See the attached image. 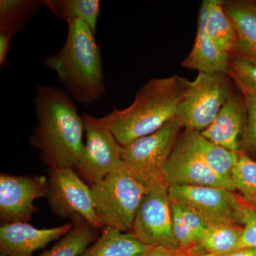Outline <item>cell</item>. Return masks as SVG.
I'll list each match as a JSON object with an SVG mask.
<instances>
[{"mask_svg": "<svg viewBox=\"0 0 256 256\" xmlns=\"http://www.w3.org/2000/svg\"><path fill=\"white\" fill-rule=\"evenodd\" d=\"M34 105L37 124L30 146L48 168L75 170L85 148V122L74 99L64 89L40 85Z\"/></svg>", "mask_w": 256, "mask_h": 256, "instance_id": "obj_1", "label": "cell"}, {"mask_svg": "<svg viewBox=\"0 0 256 256\" xmlns=\"http://www.w3.org/2000/svg\"><path fill=\"white\" fill-rule=\"evenodd\" d=\"M190 82L178 75L150 79L138 90L130 106L122 110L114 108L104 117L94 118L110 130L120 146H126L175 118Z\"/></svg>", "mask_w": 256, "mask_h": 256, "instance_id": "obj_2", "label": "cell"}, {"mask_svg": "<svg viewBox=\"0 0 256 256\" xmlns=\"http://www.w3.org/2000/svg\"><path fill=\"white\" fill-rule=\"evenodd\" d=\"M67 24L64 46L46 57L44 65L57 74L69 96L86 107L100 100L106 90L100 50L86 23L74 20Z\"/></svg>", "mask_w": 256, "mask_h": 256, "instance_id": "obj_3", "label": "cell"}, {"mask_svg": "<svg viewBox=\"0 0 256 256\" xmlns=\"http://www.w3.org/2000/svg\"><path fill=\"white\" fill-rule=\"evenodd\" d=\"M94 208L104 226L130 232L148 188L124 168L106 176L90 186Z\"/></svg>", "mask_w": 256, "mask_h": 256, "instance_id": "obj_4", "label": "cell"}, {"mask_svg": "<svg viewBox=\"0 0 256 256\" xmlns=\"http://www.w3.org/2000/svg\"><path fill=\"white\" fill-rule=\"evenodd\" d=\"M174 118L158 131L122 146L124 168L148 190L165 183L164 168L181 133Z\"/></svg>", "mask_w": 256, "mask_h": 256, "instance_id": "obj_5", "label": "cell"}, {"mask_svg": "<svg viewBox=\"0 0 256 256\" xmlns=\"http://www.w3.org/2000/svg\"><path fill=\"white\" fill-rule=\"evenodd\" d=\"M230 79L228 74L198 73L175 116L183 129L202 132L214 122L233 92Z\"/></svg>", "mask_w": 256, "mask_h": 256, "instance_id": "obj_6", "label": "cell"}, {"mask_svg": "<svg viewBox=\"0 0 256 256\" xmlns=\"http://www.w3.org/2000/svg\"><path fill=\"white\" fill-rule=\"evenodd\" d=\"M172 202L198 215L207 226H242L244 200L230 190L215 186H170Z\"/></svg>", "mask_w": 256, "mask_h": 256, "instance_id": "obj_7", "label": "cell"}, {"mask_svg": "<svg viewBox=\"0 0 256 256\" xmlns=\"http://www.w3.org/2000/svg\"><path fill=\"white\" fill-rule=\"evenodd\" d=\"M130 233L148 246L180 248L173 234L172 201L166 183L158 184L144 194Z\"/></svg>", "mask_w": 256, "mask_h": 256, "instance_id": "obj_8", "label": "cell"}, {"mask_svg": "<svg viewBox=\"0 0 256 256\" xmlns=\"http://www.w3.org/2000/svg\"><path fill=\"white\" fill-rule=\"evenodd\" d=\"M82 117L86 139L75 171L82 181L90 186L124 168L122 146L110 130L96 122L94 116L85 114Z\"/></svg>", "mask_w": 256, "mask_h": 256, "instance_id": "obj_9", "label": "cell"}, {"mask_svg": "<svg viewBox=\"0 0 256 256\" xmlns=\"http://www.w3.org/2000/svg\"><path fill=\"white\" fill-rule=\"evenodd\" d=\"M47 200L54 214L63 218L80 216L94 228L104 227L94 208L90 188L72 169L48 170Z\"/></svg>", "mask_w": 256, "mask_h": 256, "instance_id": "obj_10", "label": "cell"}, {"mask_svg": "<svg viewBox=\"0 0 256 256\" xmlns=\"http://www.w3.org/2000/svg\"><path fill=\"white\" fill-rule=\"evenodd\" d=\"M164 182L170 186H203L235 191L232 184L208 168L192 146L188 133H180L164 168Z\"/></svg>", "mask_w": 256, "mask_h": 256, "instance_id": "obj_11", "label": "cell"}, {"mask_svg": "<svg viewBox=\"0 0 256 256\" xmlns=\"http://www.w3.org/2000/svg\"><path fill=\"white\" fill-rule=\"evenodd\" d=\"M48 178L43 175H0V220L3 224L28 222L37 208L36 198L46 197Z\"/></svg>", "mask_w": 256, "mask_h": 256, "instance_id": "obj_12", "label": "cell"}, {"mask_svg": "<svg viewBox=\"0 0 256 256\" xmlns=\"http://www.w3.org/2000/svg\"><path fill=\"white\" fill-rule=\"evenodd\" d=\"M73 226V222L44 229L34 228L26 222L3 224L0 227L1 255L32 256L50 242L62 238Z\"/></svg>", "mask_w": 256, "mask_h": 256, "instance_id": "obj_13", "label": "cell"}, {"mask_svg": "<svg viewBox=\"0 0 256 256\" xmlns=\"http://www.w3.org/2000/svg\"><path fill=\"white\" fill-rule=\"evenodd\" d=\"M247 111L244 97L232 92L220 114L202 134L210 142L234 152H240L246 124Z\"/></svg>", "mask_w": 256, "mask_h": 256, "instance_id": "obj_14", "label": "cell"}, {"mask_svg": "<svg viewBox=\"0 0 256 256\" xmlns=\"http://www.w3.org/2000/svg\"><path fill=\"white\" fill-rule=\"evenodd\" d=\"M210 0H204L200 6L194 44L182 66L207 74H228L230 56L220 52L207 34L206 24Z\"/></svg>", "mask_w": 256, "mask_h": 256, "instance_id": "obj_15", "label": "cell"}, {"mask_svg": "<svg viewBox=\"0 0 256 256\" xmlns=\"http://www.w3.org/2000/svg\"><path fill=\"white\" fill-rule=\"evenodd\" d=\"M224 8L237 33L236 48L232 56L256 62V2L224 1Z\"/></svg>", "mask_w": 256, "mask_h": 256, "instance_id": "obj_16", "label": "cell"}, {"mask_svg": "<svg viewBox=\"0 0 256 256\" xmlns=\"http://www.w3.org/2000/svg\"><path fill=\"white\" fill-rule=\"evenodd\" d=\"M130 232L106 227L94 245L78 256H141L150 249Z\"/></svg>", "mask_w": 256, "mask_h": 256, "instance_id": "obj_17", "label": "cell"}, {"mask_svg": "<svg viewBox=\"0 0 256 256\" xmlns=\"http://www.w3.org/2000/svg\"><path fill=\"white\" fill-rule=\"evenodd\" d=\"M192 146L214 172L225 181L232 184V174L239 152H234L210 142L200 132L188 130ZM234 185V184H233Z\"/></svg>", "mask_w": 256, "mask_h": 256, "instance_id": "obj_18", "label": "cell"}, {"mask_svg": "<svg viewBox=\"0 0 256 256\" xmlns=\"http://www.w3.org/2000/svg\"><path fill=\"white\" fill-rule=\"evenodd\" d=\"M242 226L220 224L206 228L194 252L196 256H220L233 250L242 234Z\"/></svg>", "mask_w": 256, "mask_h": 256, "instance_id": "obj_19", "label": "cell"}, {"mask_svg": "<svg viewBox=\"0 0 256 256\" xmlns=\"http://www.w3.org/2000/svg\"><path fill=\"white\" fill-rule=\"evenodd\" d=\"M206 30L220 52L234 54L236 48L237 33L232 20L226 14L222 0H210Z\"/></svg>", "mask_w": 256, "mask_h": 256, "instance_id": "obj_20", "label": "cell"}, {"mask_svg": "<svg viewBox=\"0 0 256 256\" xmlns=\"http://www.w3.org/2000/svg\"><path fill=\"white\" fill-rule=\"evenodd\" d=\"M73 228L64 236L52 248L40 256H78L97 240L96 228L78 215L72 217Z\"/></svg>", "mask_w": 256, "mask_h": 256, "instance_id": "obj_21", "label": "cell"}, {"mask_svg": "<svg viewBox=\"0 0 256 256\" xmlns=\"http://www.w3.org/2000/svg\"><path fill=\"white\" fill-rule=\"evenodd\" d=\"M52 14L63 21L80 20L96 33L98 18L100 12L99 0H44Z\"/></svg>", "mask_w": 256, "mask_h": 256, "instance_id": "obj_22", "label": "cell"}, {"mask_svg": "<svg viewBox=\"0 0 256 256\" xmlns=\"http://www.w3.org/2000/svg\"><path fill=\"white\" fill-rule=\"evenodd\" d=\"M43 5L44 0H1L0 31L13 35L24 31Z\"/></svg>", "mask_w": 256, "mask_h": 256, "instance_id": "obj_23", "label": "cell"}, {"mask_svg": "<svg viewBox=\"0 0 256 256\" xmlns=\"http://www.w3.org/2000/svg\"><path fill=\"white\" fill-rule=\"evenodd\" d=\"M236 190L242 194L244 201L256 204V162L244 152H239L238 162L232 174Z\"/></svg>", "mask_w": 256, "mask_h": 256, "instance_id": "obj_24", "label": "cell"}, {"mask_svg": "<svg viewBox=\"0 0 256 256\" xmlns=\"http://www.w3.org/2000/svg\"><path fill=\"white\" fill-rule=\"evenodd\" d=\"M228 76L240 92L256 95V62L230 56Z\"/></svg>", "mask_w": 256, "mask_h": 256, "instance_id": "obj_25", "label": "cell"}, {"mask_svg": "<svg viewBox=\"0 0 256 256\" xmlns=\"http://www.w3.org/2000/svg\"><path fill=\"white\" fill-rule=\"evenodd\" d=\"M242 94L247 111L242 152L249 156H256V95L248 92H242Z\"/></svg>", "mask_w": 256, "mask_h": 256, "instance_id": "obj_26", "label": "cell"}, {"mask_svg": "<svg viewBox=\"0 0 256 256\" xmlns=\"http://www.w3.org/2000/svg\"><path fill=\"white\" fill-rule=\"evenodd\" d=\"M242 234L234 250L256 248V206L244 201L242 206Z\"/></svg>", "mask_w": 256, "mask_h": 256, "instance_id": "obj_27", "label": "cell"}, {"mask_svg": "<svg viewBox=\"0 0 256 256\" xmlns=\"http://www.w3.org/2000/svg\"><path fill=\"white\" fill-rule=\"evenodd\" d=\"M172 232L180 248L186 249L196 245V242L184 220L176 204L172 202Z\"/></svg>", "mask_w": 256, "mask_h": 256, "instance_id": "obj_28", "label": "cell"}, {"mask_svg": "<svg viewBox=\"0 0 256 256\" xmlns=\"http://www.w3.org/2000/svg\"><path fill=\"white\" fill-rule=\"evenodd\" d=\"M178 206L180 214H181L186 226L188 227V230H190L193 236L194 237L196 244H198L208 226L204 223V222L196 214L180 206V205H178Z\"/></svg>", "mask_w": 256, "mask_h": 256, "instance_id": "obj_29", "label": "cell"}, {"mask_svg": "<svg viewBox=\"0 0 256 256\" xmlns=\"http://www.w3.org/2000/svg\"><path fill=\"white\" fill-rule=\"evenodd\" d=\"M141 256H196L193 246L188 248L170 249L163 247H152Z\"/></svg>", "mask_w": 256, "mask_h": 256, "instance_id": "obj_30", "label": "cell"}, {"mask_svg": "<svg viewBox=\"0 0 256 256\" xmlns=\"http://www.w3.org/2000/svg\"><path fill=\"white\" fill-rule=\"evenodd\" d=\"M12 36L13 34H12L0 31V66H3L6 63Z\"/></svg>", "mask_w": 256, "mask_h": 256, "instance_id": "obj_31", "label": "cell"}, {"mask_svg": "<svg viewBox=\"0 0 256 256\" xmlns=\"http://www.w3.org/2000/svg\"><path fill=\"white\" fill-rule=\"evenodd\" d=\"M220 256H256V248H248L238 249Z\"/></svg>", "mask_w": 256, "mask_h": 256, "instance_id": "obj_32", "label": "cell"}, {"mask_svg": "<svg viewBox=\"0 0 256 256\" xmlns=\"http://www.w3.org/2000/svg\"><path fill=\"white\" fill-rule=\"evenodd\" d=\"M1 256H10L1 255Z\"/></svg>", "mask_w": 256, "mask_h": 256, "instance_id": "obj_33", "label": "cell"}, {"mask_svg": "<svg viewBox=\"0 0 256 256\" xmlns=\"http://www.w3.org/2000/svg\"><path fill=\"white\" fill-rule=\"evenodd\" d=\"M254 206H256V205H254Z\"/></svg>", "mask_w": 256, "mask_h": 256, "instance_id": "obj_34", "label": "cell"}]
</instances>
